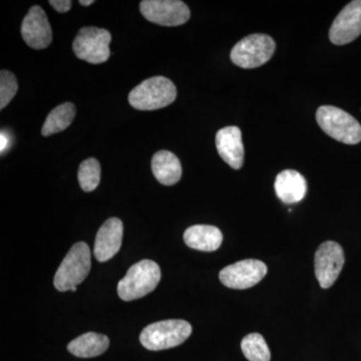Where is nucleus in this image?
Masks as SVG:
<instances>
[{
	"label": "nucleus",
	"mask_w": 361,
	"mask_h": 361,
	"mask_svg": "<svg viewBox=\"0 0 361 361\" xmlns=\"http://www.w3.org/2000/svg\"><path fill=\"white\" fill-rule=\"evenodd\" d=\"M78 182L85 192H92L99 186L101 180V165L94 158L82 161L78 168Z\"/></svg>",
	"instance_id": "21"
},
{
	"label": "nucleus",
	"mask_w": 361,
	"mask_h": 361,
	"mask_svg": "<svg viewBox=\"0 0 361 361\" xmlns=\"http://www.w3.org/2000/svg\"><path fill=\"white\" fill-rule=\"evenodd\" d=\"M111 35L104 28L87 26L78 32L73 40V49L75 56L94 65L106 63L111 56Z\"/></svg>",
	"instance_id": "7"
},
{
	"label": "nucleus",
	"mask_w": 361,
	"mask_h": 361,
	"mask_svg": "<svg viewBox=\"0 0 361 361\" xmlns=\"http://www.w3.org/2000/svg\"><path fill=\"white\" fill-rule=\"evenodd\" d=\"M216 147L221 158L230 167L239 170L244 164V145L242 133L238 127L231 126L221 129L216 135Z\"/></svg>",
	"instance_id": "14"
},
{
	"label": "nucleus",
	"mask_w": 361,
	"mask_h": 361,
	"mask_svg": "<svg viewBox=\"0 0 361 361\" xmlns=\"http://www.w3.org/2000/svg\"><path fill=\"white\" fill-rule=\"evenodd\" d=\"M267 271V266L262 261L247 259L223 268L219 278L228 288L247 289L259 283Z\"/></svg>",
	"instance_id": "9"
},
{
	"label": "nucleus",
	"mask_w": 361,
	"mask_h": 361,
	"mask_svg": "<svg viewBox=\"0 0 361 361\" xmlns=\"http://www.w3.org/2000/svg\"><path fill=\"white\" fill-rule=\"evenodd\" d=\"M7 144H8V137H7L6 134H4V132L1 133V153H4V149L7 148Z\"/></svg>",
	"instance_id": "24"
},
{
	"label": "nucleus",
	"mask_w": 361,
	"mask_h": 361,
	"mask_svg": "<svg viewBox=\"0 0 361 361\" xmlns=\"http://www.w3.org/2000/svg\"><path fill=\"white\" fill-rule=\"evenodd\" d=\"M177 89L172 80L165 77H153L144 80L129 94L133 108L140 111H155L173 104Z\"/></svg>",
	"instance_id": "2"
},
{
	"label": "nucleus",
	"mask_w": 361,
	"mask_h": 361,
	"mask_svg": "<svg viewBox=\"0 0 361 361\" xmlns=\"http://www.w3.org/2000/svg\"><path fill=\"white\" fill-rule=\"evenodd\" d=\"M243 355L249 361H270V349L264 337L259 334H251L244 337L241 342Z\"/></svg>",
	"instance_id": "20"
},
{
	"label": "nucleus",
	"mask_w": 361,
	"mask_h": 361,
	"mask_svg": "<svg viewBox=\"0 0 361 361\" xmlns=\"http://www.w3.org/2000/svg\"><path fill=\"white\" fill-rule=\"evenodd\" d=\"M109 346L108 337L96 332H87L70 342L68 349L71 355L78 357L90 358L103 355Z\"/></svg>",
	"instance_id": "18"
},
{
	"label": "nucleus",
	"mask_w": 361,
	"mask_h": 361,
	"mask_svg": "<svg viewBox=\"0 0 361 361\" xmlns=\"http://www.w3.org/2000/svg\"><path fill=\"white\" fill-rule=\"evenodd\" d=\"M90 247L78 242L71 247L54 275V287L59 291H71L87 277L92 266Z\"/></svg>",
	"instance_id": "5"
},
{
	"label": "nucleus",
	"mask_w": 361,
	"mask_h": 361,
	"mask_svg": "<svg viewBox=\"0 0 361 361\" xmlns=\"http://www.w3.org/2000/svg\"><path fill=\"white\" fill-rule=\"evenodd\" d=\"M274 40L267 35H248L234 45L230 58L242 68H256L264 65L275 51Z\"/></svg>",
	"instance_id": "6"
},
{
	"label": "nucleus",
	"mask_w": 361,
	"mask_h": 361,
	"mask_svg": "<svg viewBox=\"0 0 361 361\" xmlns=\"http://www.w3.org/2000/svg\"><path fill=\"white\" fill-rule=\"evenodd\" d=\"M184 241L190 248L212 252L217 250L222 244L223 235L215 226L194 225L185 231Z\"/></svg>",
	"instance_id": "16"
},
{
	"label": "nucleus",
	"mask_w": 361,
	"mask_h": 361,
	"mask_svg": "<svg viewBox=\"0 0 361 361\" xmlns=\"http://www.w3.org/2000/svg\"><path fill=\"white\" fill-rule=\"evenodd\" d=\"M361 35V0L349 2L336 16L329 30V39L336 45L348 44Z\"/></svg>",
	"instance_id": "11"
},
{
	"label": "nucleus",
	"mask_w": 361,
	"mask_h": 361,
	"mask_svg": "<svg viewBox=\"0 0 361 361\" xmlns=\"http://www.w3.org/2000/svg\"><path fill=\"white\" fill-rule=\"evenodd\" d=\"M94 0H80V4H82V6H89L90 4H94Z\"/></svg>",
	"instance_id": "25"
},
{
	"label": "nucleus",
	"mask_w": 361,
	"mask_h": 361,
	"mask_svg": "<svg viewBox=\"0 0 361 361\" xmlns=\"http://www.w3.org/2000/svg\"><path fill=\"white\" fill-rule=\"evenodd\" d=\"M344 265L343 249L334 241L322 243L315 253V275L323 289L336 281Z\"/></svg>",
	"instance_id": "10"
},
{
	"label": "nucleus",
	"mask_w": 361,
	"mask_h": 361,
	"mask_svg": "<svg viewBox=\"0 0 361 361\" xmlns=\"http://www.w3.org/2000/svg\"><path fill=\"white\" fill-rule=\"evenodd\" d=\"M316 121L325 134L348 145L361 142L360 123L345 111L332 106H322L316 111Z\"/></svg>",
	"instance_id": "4"
},
{
	"label": "nucleus",
	"mask_w": 361,
	"mask_h": 361,
	"mask_svg": "<svg viewBox=\"0 0 361 361\" xmlns=\"http://www.w3.org/2000/svg\"><path fill=\"white\" fill-rule=\"evenodd\" d=\"M18 90V84L16 75L9 71H0V109L1 110L11 103Z\"/></svg>",
	"instance_id": "22"
},
{
	"label": "nucleus",
	"mask_w": 361,
	"mask_h": 361,
	"mask_svg": "<svg viewBox=\"0 0 361 361\" xmlns=\"http://www.w3.org/2000/svg\"><path fill=\"white\" fill-rule=\"evenodd\" d=\"M123 222L118 218H110L97 231L94 254L97 261L106 262L118 253L122 246Z\"/></svg>",
	"instance_id": "13"
},
{
	"label": "nucleus",
	"mask_w": 361,
	"mask_h": 361,
	"mask_svg": "<svg viewBox=\"0 0 361 361\" xmlns=\"http://www.w3.org/2000/svg\"><path fill=\"white\" fill-rule=\"evenodd\" d=\"M274 188L278 198L290 205L303 200L307 192V182L297 171L285 170L277 175Z\"/></svg>",
	"instance_id": "15"
},
{
	"label": "nucleus",
	"mask_w": 361,
	"mask_h": 361,
	"mask_svg": "<svg viewBox=\"0 0 361 361\" xmlns=\"http://www.w3.org/2000/svg\"><path fill=\"white\" fill-rule=\"evenodd\" d=\"M140 11L151 23L163 26H179L190 20L189 7L180 0H142Z\"/></svg>",
	"instance_id": "8"
},
{
	"label": "nucleus",
	"mask_w": 361,
	"mask_h": 361,
	"mask_svg": "<svg viewBox=\"0 0 361 361\" xmlns=\"http://www.w3.org/2000/svg\"><path fill=\"white\" fill-rule=\"evenodd\" d=\"M160 280V266L152 260L140 261L133 265L118 282V296L123 301L142 298L155 290Z\"/></svg>",
	"instance_id": "1"
},
{
	"label": "nucleus",
	"mask_w": 361,
	"mask_h": 361,
	"mask_svg": "<svg viewBox=\"0 0 361 361\" xmlns=\"http://www.w3.org/2000/svg\"><path fill=\"white\" fill-rule=\"evenodd\" d=\"M191 334V324L186 320H163L145 327L140 341L145 348L159 351L180 345L189 338Z\"/></svg>",
	"instance_id": "3"
},
{
	"label": "nucleus",
	"mask_w": 361,
	"mask_h": 361,
	"mask_svg": "<svg viewBox=\"0 0 361 361\" xmlns=\"http://www.w3.org/2000/svg\"><path fill=\"white\" fill-rule=\"evenodd\" d=\"M21 35L25 44L35 49H47L52 42L51 25L44 9L32 6L21 25Z\"/></svg>",
	"instance_id": "12"
},
{
	"label": "nucleus",
	"mask_w": 361,
	"mask_h": 361,
	"mask_svg": "<svg viewBox=\"0 0 361 361\" xmlns=\"http://www.w3.org/2000/svg\"><path fill=\"white\" fill-rule=\"evenodd\" d=\"M152 170L157 180L166 186H172L182 177V165L172 152L159 151L152 159Z\"/></svg>",
	"instance_id": "17"
},
{
	"label": "nucleus",
	"mask_w": 361,
	"mask_h": 361,
	"mask_svg": "<svg viewBox=\"0 0 361 361\" xmlns=\"http://www.w3.org/2000/svg\"><path fill=\"white\" fill-rule=\"evenodd\" d=\"M75 113H77V110H75V104L71 103L59 104L47 116L44 126H42V135L49 137V135L58 134V133L68 129L75 118Z\"/></svg>",
	"instance_id": "19"
},
{
	"label": "nucleus",
	"mask_w": 361,
	"mask_h": 361,
	"mask_svg": "<svg viewBox=\"0 0 361 361\" xmlns=\"http://www.w3.org/2000/svg\"><path fill=\"white\" fill-rule=\"evenodd\" d=\"M49 4H51L58 13H65L70 11L73 1H71V0H51Z\"/></svg>",
	"instance_id": "23"
}]
</instances>
